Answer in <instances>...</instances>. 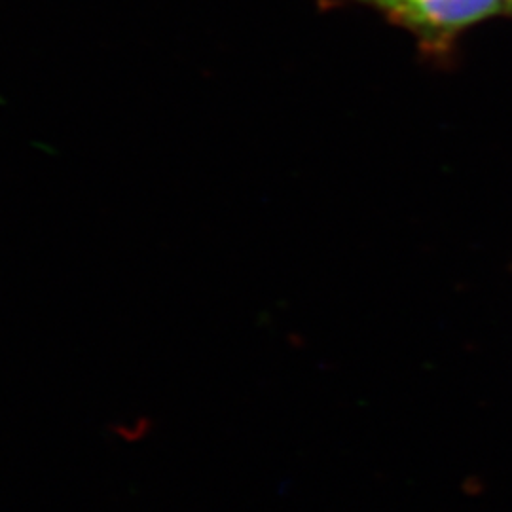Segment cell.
<instances>
[{"mask_svg":"<svg viewBox=\"0 0 512 512\" xmlns=\"http://www.w3.org/2000/svg\"><path fill=\"white\" fill-rule=\"evenodd\" d=\"M365 4L412 33L429 50L442 52L484 19L511 10V0H327Z\"/></svg>","mask_w":512,"mask_h":512,"instance_id":"1","label":"cell"},{"mask_svg":"<svg viewBox=\"0 0 512 512\" xmlns=\"http://www.w3.org/2000/svg\"><path fill=\"white\" fill-rule=\"evenodd\" d=\"M509 12H512V0H511V10H509Z\"/></svg>","mask_w":512,"mask_h":512,"instance_id":"2","label":"cell"}]
</instances>
